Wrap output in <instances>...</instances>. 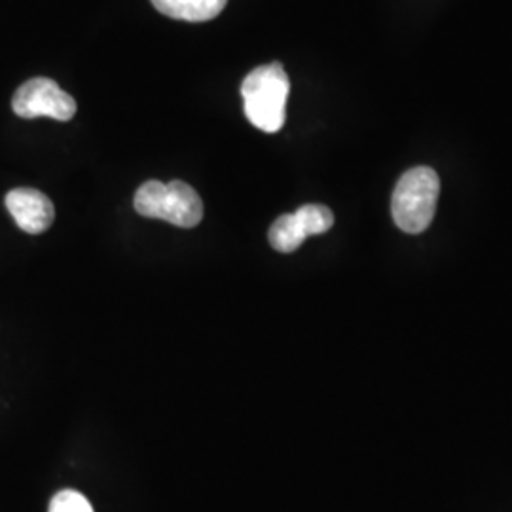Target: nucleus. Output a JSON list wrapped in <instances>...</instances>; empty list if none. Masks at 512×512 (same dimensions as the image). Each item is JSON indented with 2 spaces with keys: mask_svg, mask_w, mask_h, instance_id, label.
<instances>
[{
  "mask_svg": "<svg viewBox=\"0 0 512 512\" xmlns=\"http://www.w3.org/2000/svg\"><path fill=\"white\" fill-rule=\"evenodd\" d=\"M334 224V215L329 207L310 203L298 211L281 215L268 232V239L275 251L294 253L310 236L329 232Z\"/></svg>",
  "mask_w": 512,
  "mask_h": 512,
  "instance_id": "obj_5",
  "label": "nucleus"
},
{
  "mask_svg": "<svg viewBox=\"0 0 512 512\" xmlns=\"http://www.w3.org/2000/svg\"><path fill=\"white\" fill-rule=\"evenodd\" d=\"M228 0H152L154 8L167 18L183 21H209L217 18Z\"/></svg>",
  "mask_w": 512,
  "mask_h": 512,
  "instance_id": "obj_7",
  "label": "nucleus"
},
{
  "mask_svg": "<svg viewBox=\"0 0 512 512\" xmlns=\"http://www.w3.org/2000/svg\"><path fill=\"white\" fill-rule=\"evenodd\" d=\"M50 512H93L90 501L74 490H63L50 503Z\"/></svg>",
  "mask_w": 512,
  "mask_h": 512,
  "instance_id": "obj_8",
  "label": "nucleus"
},
{
  "mask_svg": "<svg viewBox=\"0 0 512 512\" xmlns=\"http://www.w3.org/2000/svg\"><path fill=\"white\" fill-rule=\"evenodd\" d=\"M12 109L25 120L48 116L57 122H69L76 114V101L57 82L40 76L19 86Z\"/></svg>",
  "mask_w": 512,
  "mask_h": 512,
  "instance_id": "obj_4",
  "label": "nucleus"
},
{
  "mask_svg": "<svg viewBox=\"0 0 512 512\" xmlns=\"http://www.w3.org/2000/svg\"><path fill=\"white\" fill-rule=\"evenodd\" d=\"M133 205L141 217L165 220L179 228H194L203 219L200 194L183 181H148L137 190Z\"/></svg>",
  "mask_w": 512,
  "mask_h": 512,
  "instance_id": "obj_3",
  "label": "nucleus"
},
{
  "mask_svg": "<svg viewBox=\"0 0 512 512\" xmlns=\"http://www.w3.org/2000/svg\"><path fill=\"white\" fill-rule=\"evenodd\" d=\"M439 192V175L431 167L420 165L406 171L391 200L395 224L406 234L425 232L435 217Z\"/></svg>",
  "mask_w": 512,
  "mask_h": 512,
  "instance_id": "obj_2",
  "label": "nucleus"
},
{
  "mask_svg": "<svg viewBox=\"0 0 512 512\" xmlns=\"http://www.w3.org/2000/svg\"><path fill=\"white\" fill-rule=\"evenodd\" d=\"M6 207L27 234H42L54 224V203L35 188H16L8 192Z\"/></svg>",
  "mask_w": 512,
  "mask_h": 512,
  "instance_id": "obj_6",
  "label": "nucleus"
},
{
  "mask_svg": "<svg viewBox=\"0 0 512 512\" xmlns=\"http://www.w3.org/2000/svg\"><path fill=\"white\" fill-rule=\"evenodd\" d=\"M289 90L291 82L281 63L262 65L251 71L241 84L247 120L260 131H279L285 124Z\"/></svg>",
  "mask_w": 512,
  "mask_h": 512,
  "instance_id": "obj_1",
  "label": "nucleus"
}]
</instances>
